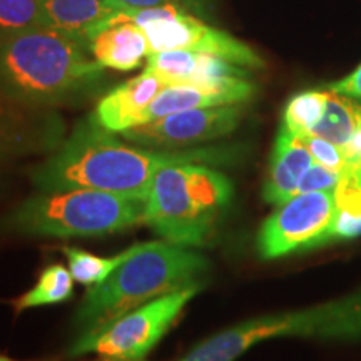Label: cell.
<instances>
[{"label":"cell","instance_id":"cell-1","mask_svg":"<svg viewBox=\"0 0 361 361\" xmlns=\"http://www.w3.org/2000/svg\"><path fill=\"white\" fill-rule=\"evenodd\" d=\"M241 156L238 146H197L178 151L133 147L102 128L92 114L75 124L69 137L30 173L37 191L97 189L147 194L161 169L173 164L229 166Z\"/></svg>","mask_w":361,"mask_h":361},{"label":"cell","instance_id":"cell-2","mask_svg":"<svg viewBox=\"0 0 361 361\" xmlns=\"http://www.w3.org/2000/svg\"><path fill=\"white\" fill-rule=\"evenodd\" d=\"M89 52L84 40L49 27L0 40V97L30 109L87 101L104 84Z\"/></svg>","mask_w":361,"mask_h":361},{"label":"cell","instance_id":"cell-3","mask_svg":"<svg viewBox=\"0 0 361 361\" xmlns=\"http://www.w3.org/2000/svg\"><path fill=\"white\" fill-rule=\"evenodd\" d=\"M211 263L201 252L168 241L137 243L106 281L84 295L74 324L80 333L106 326L129 311L169 293L206 284Z\"/></svg>","mask_w":361,"mask_h":361},{"label":"cell","instance_id":"cell-4","mask_svg":"<svg viewBox=\"0 0 361 361\" xmlns=\"http://www.w3.org/2000/svg\"><path fill=\"white\" fill-rule=\"evenodd\" d=\"M233 194L231 180L213 166H168L149 188L144 223L171 245L209 246Z\"/></svg>","mask_w":361,"mask_h":361},{"label":"cell","instance_id":"cell-5","mask_svg":"<svg viewBox=\"0 0 361 361\" xmlns=\"http://www.w3.org/2000/svg\"><path fill=\"white\" fill-rule=\"evenodd\" d=\"M147 194L97 189L39 191L4 219V229L25 236H107L144 223Z\"/></svg>","mask_w":361,"mask_h":361},{"label":"cell","instance_id":"cell-6","mask_svg":"<svg viewBox=\"0 0 361 361\" xmlns=\"http://www.w3.org/2000/svg\"><path fill=\"white\" fill-rule=\"evenodd\" d=\"M278 338L328 341L361 340V288L335 300L255 316L206 338L180 361H236L252 346Z\"/></svg>","mask_w":361,"mask_h":361},{"label":"cell","instance_id":"cell-7","mask_svg":"<svg viewBox=\"0 0 361 361\" xmlns=\"http://www.w3.org/2000/svg\"><path fill=\"white\" fill-rule=\"evenodd\" d=\"M206 284H194L126 313L106 326L80 333L69 348L71 356L96 353L104 358L139 361L169 331L192 298Z\"/></svg>","mask_w":361,"mask_h":361},{"label":"cell","instance_id":"cell-8","mask_svg":"<svg viewBox=\"0 0 361 361\" xmlns=\"http://www.w3.org/2000/svg\"><path fill=\"white\" fill-rule=\"evenodd\" d=\"M336 216L333 192H298L276 206L261 226L256 250L263 259H279L331 243Z\"/></svg>","mask_w":361,"mask_h":361},{"label":"cell","instance_id":"cell-9","mask_svg":"<svg viewBox=\"0 0 361 361\" xmlns=\"http://www.w3.org/2000/svg\"><path fill=\"white\" fill-rule=\"evenodd\" d=\"M149 44V56L166 51H192L218 56L247 71L263 69L259 54L224 30L204 24L188 13L186 7L174 6L159 19L139 25Z\"/></svg>","mask_w":361,"mask_h":361},{"label":"cell","instance_id":"cell-10","mask_svg":"<svg viewBox=\"0 0 361 361\" xmlns=\"http://www.w3.org/2000/svg\"><path fill=\"white\" fill-rule=\"evenodd\" d=\"M245 104L180 111L147 124L135 126L121 135L135 146L157 151L197 147L234 133L245 117Z\"/></svg>","mask_w":361,"mask_h":361},{"label":"cell","instance_id":"cell-11","mask_svg":"<svg viewBox=\"0 0 361 361\" xmlns=\"http://www.w3.org/2000/svg\"><path fill=\"white\" fill-rule=\"evenodd\" d=\"M64 121L54 109H30L0 97V164L44 154L64 141Z\"/></svg>","mask_w":361,"mask_h":361},{"label":"cell","instance_id":"cell-12","mask_svg":"<svg viewBox=\"0 0 361 361\" xmlns=\"http://www.w3.org/2000/svg\"><path fill=\"white\" fill-rule=\"evenodd\" d=\"M166 87L159 78L144 71L137 78L117 85L97 102L92 116L111 133H124L144 123V114L157 94Z\"/></svg>","mask_w":361,"mask_h":361},{"label":"cell","instance_id":"cell-13","mask_svg":"<svg viewBox=\"0 0 361 361\" xmlns=\"http://www.w3.org/2000/svg\"><path fill=\"white\" fill-rule=\"evenodd\" d=\"M42 25L72 37L89 40L107 29L112 17L124 11L116 0H40Z\"/></svg>","mask_w":361,"mask_h":361},{"label":"cell","instance_id":"cell-14","mask_svg":"<svg viewBox=\"0 0 361 361\" xmlns=\"http://www.w3.org/2000/svg\"><path fill=\"white\" fill-rule=\"evenodd\" d=\"M313 162L314 159L308 146L284 128H279L271 151L263 200L273 206L291 200L298 194V184Z\"/></svg>","mask_w":361,"mask_h":361},{"label":"cell","instance_id":"cell-15","mask_svg":"<svg viewBox=\"0 0 361 361\" xmlns=\"http://www.w3.org/2000/svg\"><path fill=\"white\" fill-rule=\"evenodd\" d=\"M255 85H250V87H214V85L197 84L166 85L147 107L142 124L180 111L245 104L255 96Z\"/></svg>","mask_w":361,"mask_h":361},{"label":"cell","instance_id":"cell-16","mask_svg":"<svg viewBox=\"0 0 361 361\" xmlns=\"http://www.w3.org/2000/svg\"><path fill=\"white\" fill-rule=\"evenodd\" d=\"M89 51L104 69L129 72L149 57L146 35L134 24H117L89 40Z\"/></svg>","mask_w":361,"mask_h":361},{"label":"cell","instance_id":"cell-17","mask_svg":"<svg viewBox=\"0 0 361 361\" xmlns=\"http://www.w3.org/2000/svg\"><path fill=\"white\" fill-rule=\"evenodd\" d=\"M74 295V278L62 264H51L39 274L37 283L29 291L12 301L16 313L37 308V306L56 305L71 300Z\"/></svg>","mask_w":361,"mask_h":361},{"label":"cell","instance_id":"cell-18","mask_svg":"<svg viewBox=\"0 0 361 361\" xmlns=\"http://www.w3.org/2000/svg\"><path fill=\"white\" fill-rule=\"evenodd\" d=\"M360 109L361 102L356 101V99L329 92L326 111H324L322 121L313 129L311 135L322 137L324 141L333 142L335 146L343 149L355 133Z\"/></svg>","mask_w":361,"mask_h":361},{"label":"cell","instance_id":"cell-19","mask_svg":"<svg viewBox=\"0 0 361 361\" xmlns=\"http://www.w3.org/2000/svg\"><path fill=\"white\" fill-rule=\"evenodd\" d=\"M329 90L311 89L298 92L286 102L283 111L281 128L296 137H308L326 111Z\"/></svg>","mask_w":361,"mask_h":361},{"label":"cell","instance_id":"cell-20","mask_svg":"<svg viewBox=\"0 0 361 361\" xmlns=\"http://www.w3.org/2000/svg\"><path fill=\"white\" fill-rule=\"evenodd\" d=\"M61 251L64 252L67 264H69V271L74 278L82 286H96V284L106 281L114 271L129 258L133 247L126 250L116 256H109V258H102V256L92 255L84 250L74 246H62Z\"/></svg>","mask_w":361,"mask_h":361},{"label":"cell","instance_id":"cell-21","mask_svg":"<svg viewBox=\"0 0 361 361\" xmlns=\"http://www.w3.org/2000/svg\"><path fill=\"white\" fill-rule=\"evenodd\" d=\"M197 52L166 51L151 54L147 57L146 72L159 78L166 85L188 84L196 66Z\"/></svg>","mask_w":361,"mask_h":361},{"label":"cell","instance_id":"cell-22","mask_svg":"<svg viewBox=\"0 0 361 361\" xmlns=\"http://www.w3.org/2000/svg\"><path fill=\"white\" fill-rule=\"evenodd\" d=\"M42 25L40 0H0V40Z\"/></svg>","mask_w":361,"mask_h":361},{"label":"cell","instance_id":"cell-23","mask_svg":"<svg viewBox=\"0 0 361 361\" xmlns=\"http://www.w3.org/2000/svg\"><path fill=\"white\" fill-rule=\"evenodd\" d=\"M301 141L308 146L314 162H319L324 168L335 171V173L341 176L346 173L345 152L335 146V144L324 141L322 137H314V135H308V137H303Z\"/></svg>","mask_w":361,"mask_h":361},{"label":"cell","instance_id":"cell-24","mask_svg":"<svg viewBox=\"0 0 361 361\" xmlns=\"http://www.w3.org/2000/svg\"><path fill=\"white\" fill-rule=\"evenodd\" d=\"M341 174L324 168L319 162H313L298 184V192H335Z\"/></svg>","mask_w":361,"mask_h":361},{"label":"cell","instance_id":"cell-25","mask_svg":"<svg viewBox=\"0 0 361 361\" xmlns=\"http://www.w3.org/2000/svg\"><path fill=\"white\" fill-rule=\"evenodd\" d=\"M361 236V213L360 214H341L336 213L335 223L331 229V241L355 239Z\"/></svg>","mask_w":361,"mask_h":361},{"label":"cell","instance_id":"cell-26","mask_svg":"<svg viewBox=\"0 0 361 361\" xmlns=\"http://www.w3.org/2000/svg\"><path fill=\"white\" fill-rule=\"evenodd\" d=\"M324 89L329 92L341 94V96H348L356 101H361V62L351 74L345 75V78L329 82L324 85Z\"/></svg>","mask_w":361,"mask_h":361},{"label":"cell","instance_id":"cell-27","mask_svg":"<svg viewBox=\"0 0 361 361\" xmlns=\"http://www.w3.org/2000/svg\"><path fill=\"white\" fill-rule=\"evenodd\" d=\"M346 157V173L345 174H358L361 176V109L358 123H356L355 133L345 147L341 149Z\"/></svg>","mask_w":361,"mask_h":361},{"label":"cell","instance_id":"cell-28","mask_svg":"<svg viewBox=\"0 0 361 361\" xmlns=\"http://www.w3.org/2000/svg\"><path fill=\"white\" fill-rule=\"evenodd\" d=\"M124 8H149V7H159L166 6V4H174V6L184 7L186 0H116Z\"/></svg>","mask_w":361,"mask_h":361},{"label":"cell","instance_id":"cell-29","mask_svg":"<svg viewBox=\"0 0 361 361\" xmlns=\"http://www.w3.org/2000/svg\"><path fill=\"white\" fill-rule=\"evenodd\" d=\"M0 361H19V360H13V358H8L6 355H0Z\"/></svg>","mask_w":361,"mask_h":361},{"label":"cell","instance_id":"cell-30","mask_svg":"<svg viewBox=\"0 0 361 361\" xmlns=\"http://www.w3.org/2000/svg\"><path fill=\"white\" fill-rule=\"evenodd\" d=\"M101 361H126V360H112V358H106V360H101Z\"/></svg>","mask_w":361,"mask_h":361}]
</instances>
